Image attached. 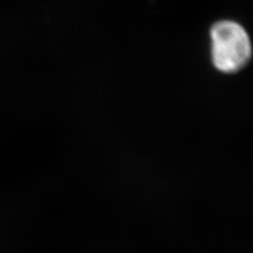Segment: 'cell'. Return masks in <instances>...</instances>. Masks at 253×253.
<instances>
[{"label":"cell","instance_id":"1","mask_svg":"<svg viewBox=\"0 0 253 253\" xmlns=\"http://www.w3.org/2000/svg\"><path fill=\"white\" fill-rule=\"evenodd\" d=\"M212 58L217 70L233 73L246 66L251 57L250 39L239 23L220 21L211 30Z\"/></svg>","mask_w":253,"mask_h":253}]
</instances>
